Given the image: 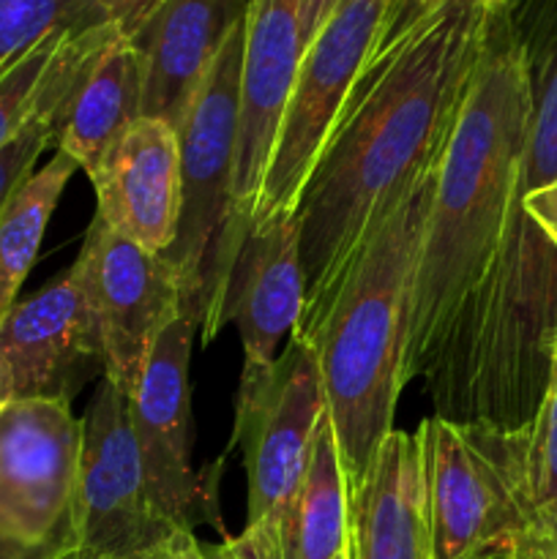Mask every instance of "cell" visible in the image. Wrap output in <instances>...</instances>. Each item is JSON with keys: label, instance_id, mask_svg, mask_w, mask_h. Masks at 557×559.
I'll use <instances>...</instances> for the list:
<instances>
[{"label": "cell", "instance_id": "1", "mask_svg": "<svg viewBox=\"0 0 557 559\" xmlns=\"http://www.w3.org/2000/svg\"><path fill=\"white\" fill-rule=\"evenodd\" d=\"M533 76L495 11L437 169L410 289L404 382L440 418L530 426L557 338V254L524 211Z\"/></svg>", "mask_w": 557, "mask_h": 559}, {"label": "cell", "instance_id": "2", "mask_svg": "<svg viewBox=\"0 0 557 559\" xmlns=\"http://www.w3.org/2000/svg\"><path fill=\"white\" fill-rule=\"evenodd\" d=\"M497 9L393 0L295 211L306 276L298 333L325 314L393 197L446 153Z\"/></svg>", "mask_w": 557, "mask_h": 559}, {"label": "cell", "instance_id": "3", "mask_svg": "<svg viewBox=\"0 0 557 559\" xmlns=\"http://www.w3.org/2000/svg\"><path fill=\"white\" fill-rule=\"evenodd\" d=\"M440 158L393 197L325 314L311 331L300 333L315 347L349 495L364 484L382 440L393 431L396 402L407 385L410 289Z\"/></svg>", "mask_w": 557, "mask_h": 559}, {"label": "cell", "instance_id": "4", "mask_svg": "<svg viewBox=\"0 0 557 559\" xmlns=\"http://www.w3.org/2000/svg\"><path fill=\"white\" fill-rule=\"evenodd\" d=\"M246 22V20H244ZM244 22L218 52L180 126L178 235L164 251L180 293V314L211 344L227 325V289L251 216L235 194Z\"/></svg>", "mask_w": 557, "mask_h": 559}, {"label": "cell", "instance_id": "5", "mask_svg": "<svg viewBox=\"0 0 557 559\" xmlns=\"http://www.w3.org/2000/svg\"><path fill=\"white\" fill-rule=\"evenodd\" d=\"M415 435L431 559H517L533 535H544L530 497V426L429 415Z\"/></svg>", "mask_w": 557, "mask_h": 559}, {"label": "cell", "instance_id": "6", "mask_svg": "<svg viewBox=\"0 0 557 559\" xmlns=\"http://www.w3.org/2000/svg\"><path fill=\"white\" fill-rule=\"evenodd\" d=\"M322 415L320 366L300 333H293L271 369L240 374L235 442L244 451L249 502L244 533L224 538L235 559H282L284 527L304 486Z\"/></svg>", "mask_w": 557, "mask_h": 559}, {"label": "cell", "instance_id": "7", "mask_svg": "<svg viewBox=\"0 0 557 559\" xmlns=\"http://www.w3.org/2000/svg\"><path fill=\"white\" fill-rule=\"evenodd\" d=\"M80 453L69 399H11L0 409V559L80 551Z\"/></svg>", "mask_w": 557, "mask_h": 559}, {"label": "cell", "instance_id": "8", "mask_svg": "<svg viewBox=\"0 0 557 559\" xmlns=\"http://www.w3.org/2000/svg\"><path fill=\"white\" fill-rule=\"evenodd\" d=\"M391 5L393 0H339L325 25L304 49L257 194L254 218L298 211L300 194L386 27Z\"/></svg>", "mask_w": 557, "mask_h": 559}, {"label": "cell", "instance_id": "9", "mask_svg": "<svg viewBox=\"0 0 557 559\" xmlns=\"http://www.w3.org/2000/svg\"><path fill=\"white\" fill-rule=\"evenodd\" d=\"M76 555L123 557L173 546L178 530L153 502L129 418V396L104 377L82 418Z\"/></svg>", "mask_w": 557, "mask_h": 559}, {"label": "cell", "instance_id": "10", "mask_svg": "<svg viewBox=\"0 0 557 559\" xmlns=\"http://www.w3.org/2000/svg\"><path fill=\"white\" fill-rule=\"evenodd\" d=\"M197 325L178 314L153 344L137 388L129 396V418L140 448L147 489L158 511L178 530L194 533L197 524H216V497L202 489L191 467V391L189 364Z\"/></svg>", "mask_w": 557, "mask_h": 559}, {"label": "cell", "instance_id": "11", "mask_svg": "<svg viewBox=\"0 0 557 559\" xmlns=\"http://www.w3.org/2000/svg\"><path fill=\"white\" fill-rule=\"evenodd\" d=\"M104 377L126 396L137 388L158 333L180 314L173 267L93 218L80 251Z\"/></svg>", "mask_w": 557, "mask_h": 559}, {"label": "cell", "instance_id": "12", "mask_svg": "<svg viewBox=\"0 0 557 559\" xmlns=\"http://www.w3.org/2000/svg\"><path fill=\"white\" fill-rule=\"evenodd\" d=\"M304 0H249L240 58L238 131H235V194L254 222L278 120L304 58Z\"/></svg>", "mask_w": 557, "mask_h": 559}, {"label": "cell", "instance_id": "13", "mask_svg": "<svg viewBox=\"0 0 557 559\" xmlns=\"http://www.w3.org/2000/svg\"><path fill=\"white\" fill-rule=\"evenodd\" d=\"M306 311L298 213L254 218L240 243L227 289V322L244 344V374L265 371L298 333Z\"/></svg>", "mask_w": 557, "mask_h": 559}, {"label": "cell", "instance_id": "14", "mask_svg": "<svg viewBox=\"0 0 557 559\" xmlns=\"http://www.w3.org/2000/svg\"><path fill=\"white\" fill-rule=\"evenodd\" d=\"M98 358L80 260L31 298L16 300L0 325V364L14 399H71L82 364Z\"/></svg>", "mask_w": 557, "mask_h": 559}, {"label": "cell", "instance_id": "15", "mask_svg": "<svg viewBox=\"0 0 557 559\" xmlns=\"http://www.w3.org/2000/svg\"><path fill=\"white\" fill-rule=\"evenodd\" d=\"M91 183L104 227L151 254L173 246L180 216V136L173 126L137 120L109 147Z\"/></svg>", "mask_w": 557, "mask_h": 559}, {"label": "cell", "instance_id": "16", "mask_svg": "<svg viewBox=\"0 0 557 559\" xmlns=\"http://www.w3.org/2000/svg\"><path fill=\"white\" fill-rule=\"evenodd\" d=\"M249 0H164L131 38L142 66V118L180 131L202 82L235 27L246 20Z\"/></svg>", "mask_w": 557, "mask_h": 559}, {"label": "cell", "instance_id": "17", "mask_svg": "<svg viewBox=\"0 0 557 559\" xmlns=\"http://www.w3.org/2000/svg\"><path fill=\"white\" fill-rule=\"evenodd\" d=\"M142 118V66L134 44L112 25L87 52L55 118V145L87 178L109 147Z\"/></svg>", "mask_w": 557, "mask_h": 559}, {"label": "cell", "instance_id": "18", "mask_svg": "<svg viewBox=\"0 0 557 559\" xmlns=\"http://www.w3.org/2000/svg\"><path fill=\"white\" fill-rule=\"evenodd\" d=\"M349 551L353 559H431L415 431L393 429L349 495Z\"/></svg>", "mask_w": 557, "mask_h": 559}, {"label": "cell", "instance_id": "19", "mask_svg": "<svg viewBox=\"0 0 557 559\" xmlns=\"http://www.w3.org/2000/svg\"><path fill=\"white\" fill-rule=\"evenodd\" d=\"M349 546V486L328 409L317 426L309 469L287 516L282 559H333Z\"/></svg>", "mask_w": 557, "mask_h": 559}, {"label": "cell", "instance_id": "20", "mask_svg": "<svg viewBox=\"0 0 557 559\" xmlns=\"http://www.w3.org/2000/svg\"><path fill=\"white\" fill-rule=\"evenodd\" d=\"M107 25L60 31L38 41L0 71V151L42 112L69 93L82 60Z\"/></svg>", "mask_w": 557, "mask_h": 559}, {"label": "cell", "instance_id": "21", "mask_svg": "<svg viewBox=\"0 0 557 559\" xmlns=\"http://www.w3.org/2000/svg\"><path fill=\"white\" fill-rule=\"evenodd\" d=\"M76 169L80 167L58 151L11 191L0 211V325L20 300V287L36 262L49 218Z\"/></svg>", "mask_w": 557, "mask_h": 559}, {"label": "cell", "instance_id": "22", "mask_svg": "<svg viewBox=\"0 0 557 559\" xmlns=\"http://www.w3.org/2000/svg\"><path fill=\"white\" fill-rule=\"evenodd\" d=\"M107 25L96 0H0V71L60 31Z\"/></svg>", "mask_w": 557, "mask_h": 559}, {"label": "cell", "instance_id": "23", "mask_svg": "<svg viewBox=\"0 0 557 559\" xmlns=\"http://www.w3.org/2000/svg\"><path fill=\"white\" fill-rule=\"evenodd\" d=\"M528 475L538 527L546 538H552L557 533V338L544 396L530 420Z\"/></svg>", "mask_w": 557, "mask_h": 559}, {"label": "cell", "instance_id": "24", "mask_svg": "<svg viewBox=\"0 0 557 559\" xmlns=\"http://www.w3.org/2000/svg\"><path fill=\"white\" fill-rule=\"evenodd\" d=\"M63 98L47 104V107H44L42 112H38L36 118H33L31 123L0 151V211H3L11 191L36 169V162L44 153V147H47L49 142H55V118H58V109L60 104H63Z\"/></svg>", "mask_w": 557, "mask_h": 559}, {"label": "cell", "instance_id": "25", "mask_svg": "<svg viewBox=\"0 0 557 559\" xmlns=\"http://www.w3.org/2000/svg\"><path fill=\"white\" fill-rule=\"evenodd\" d=\"M164 0H96L104 22L112 25L123 38H134L145 22L156 14Z\"/></svg>", "mask_w": 557, "mask_h": 559}, {"label": "cell", "instance_id": "26", "mask_svg": "<svg viewBox=\"0 0 557 559\" xmlns=\"http://www.w3.org/2000/svg\"><path fill=\"white\" fill-rule=\"evenodd\" d=\"M524 211L557 254V180L544 189L524 194Z\"/></svg>", "mask_w": 557, "mask_h": 559}, {"label": "cell", "instance_id": "27", "mask_svg": "<svg viewBox=\"0 0 557 559\" xmlns=\"http://www.w3.org/2000/svg\"><path fill=\"white\" fill-rule=\"evenodd\" d=\"M169 559H235L227 540L222 544H202L194 533H183L169 549Z\"/></svg>", "mask_w": 557, "mask_h": 559}, {"label": "cell", "instance_id": "28", "mask_svg": "<svg viewBox=\"0 0 557 559\" xmlns=\"http://www.w3.org/2000/svg\"><path fill=\"white\" fill-rule=\"evenodd\" d=\"M339 5V0H304V14H300V27H304V47H309L311 38L320 33V27L325 25L328 16L333 14V9Z\"/></svg>", "mask_w": 557, "mask_h": 559}, {"label": "cell", "instance_id": "29", "mask_svg": "<svg viewBox=\"0 0 557 559\" xmlns=\"http://www.w3.org/2000/svg\"><path fill=\"white\" fill-rule=\"evenodd\" d=\"M517 559H555L549 538H546V535H533V538L519 549Z\"/></svg>", "mask_w": 557, "mask_h": 559}, {"label": "cell", "instance_id": "30", "mask_svg": "<svg viewBox=\"0 0 557 559\" xmlns=\"http://www.w3.org/2000/svg\"><path fill=\"white\" fill-rule=\"evenodd\" d=\"M169 549L173 546H164V549L153 551H140V555H123V557H93V555H74L71 559H169Z\"/></svg>", "mask_w": 557, "mask_h": 559}, {"label": "cell", "instance_id": "31", "mask_svg": "<svg viewBox=\"0 0 557 559\" xmlns=\"http://www.w3.org/2000/svg\"><path fill=\"white\" fill-rule=\"evenodd\" d=\"M14 399V393H11V380H9V371L3 369V364H0V409L5 407V404Z\"/></svg>", "mask_w": 557, "mask_h": 559}, {"label": "cell", "instance_id": "32", "mask_svg": "<svg viewBox=\"0 0 557 559\" xmlns=\"http://www.w3.org/2000/svg\"><path fill=\"white\" fill-rule=\"evenodd\" d=\"M333 559H353V551H349V546H347V549H344V551H339V555L333 557Z\"/></svg>", "mask_w": 557, "mask_h": 559}, {"label": "cell", "instance_id": "33", "mask_svg": "<svg viewBox=\"0 0 557 559\" xmlns=\"http://www.w3.org/2000/svg\"><path fill=\"white\" fill-rule=\"evenodd\" d=\"M415 3H431V0H415ZM489 3H495V5H506L508 0H489Z\"/></svg>", "mask_w": 557, "mask_h": 559}, {"label": "cell", "instance_id": "34", "mask_svg": "<svg viewBox=\"0 0 557 559\" xmlns=\"http://www.w3.org/2000/svg\"><path fill=\"white\" fill-rule=\"evenodd\" d=\"M549 544H552V555H555V559H557V533L552 535V538H549Z\"/></svg>", "mask_w": 557, "mask_h": 559}]
</instances>
